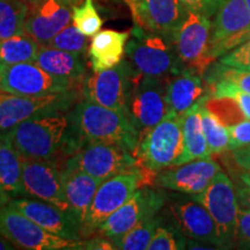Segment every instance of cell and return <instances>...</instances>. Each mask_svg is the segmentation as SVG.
Segmentation results:
<instances>
[{
	"instance_id": "cell-9",
	"label": "cell",
	"mask_w": 250,
	"mask_h": 250,
	"mask_svg": "<svg viewBox=\"0 0 250 250\" xmlns=\"http://www.w3.org/2000/svg\"><path fill=\"white\" fill-rule=\"evenodd\" d=\"M80 88V83L52 76L34 62L0 66L2 92L21 96H43Z\"/></svg>"
},
{
	"instance_id": "cell-3",
	"label": "cell",
	"mask_w": 250,
	"mask_h": 250,
	"mask_svg": "<svg viewBox=\"0 0 250 250\" xmlns=\"http://www.w3.org/2000/svg\"><path fill=\"white\" fill-rule=\"evenodd\" d=\"M125 54L140 76L169 79L186 68L170 36L148 31L138 23L130 31Z\"/></svg>"
},
{
	"instance_id": "cell-30",
	"label": "cell",
	"mask_w": 250,
	"mask_h": 250,
	"mask_svg": "<svg viewBox=\"0 0 250 250\" xmlns=\"http://www.w3.org/2000/svg\"><path fill=\"white\" fill-rule=\"evenodd\" d=\"M204 101L201 104V116L203 131H204L206 142H208L211 154H221V153L229 149L228 129L223 122H220V120L214 114H212L205 107Z\"/></svg>"
},
{
	"instance_id": "cell-2",
	"label": "cell",
	"mask_w": 250,
	"mask_h": 250,
	"mask_svg": "<svg viewBox=\"0 0 250 250\" xmlns=\"http://www.w3.org/2000/svg\"><path fill=\"white\" fill-rule=\"evenodd\" d=\"M71 129L77 139L83 142H100L118 145L136 152L139 132L124 112L112 110L86 100L78 101L67 111Z\"/></svg>"
},
{
	"instance_id": "cell-19",
	"label": "cell",
	"mask_w": 250,
	"mask_h": 250,
	"mask_svg": "<svg viewBox=\"0 0 250 250\" xmlns=\"http://www.w3.org/2000/svg\"><path fill=\"white\" fill-rule=\"evenodd\" d=\"M188 13L181 0H143L132 11L134 23L144 29L170 36Z\"/></svg>"
},
{
	"instance_id": "cell-36",
	"label": "cell",
	"mask_w": 250,
	"mask_h": 250,
	"mask_svg": "<svg viewBox=\"0 0 250 250\" xmlns=\"http://www.w3.org/2000/svg\"><path fill=\"white\" fill-rule=\"evenodd\" d=\"M208 88H210V95L212 96H228L235 100L246 118L250 120V94L227 81H218Z\"/></svg>"
},
{
	"instance_id": "cell-20",
	"label": "cell",
	"mask_w": 250,
	"mask_h": 250,
	"mask_svg": "<svg viewBox=\"0 0 250 250\" xmlns=\"http://www.w3.org/2000/svg\"><path fill=\"white\" fill-rule=\"evenodd\" d=\"M170 212L184 235L221 247L217 226L210 212L195 199H184L170 205Z\"/></svg>"
},
{
	"instance_id": "cell-43",
	"label": "cell",
	"mask_w": 250,
	"mask_h": 250,
	"mask_svg": "<svg viewBox=\"0 0 250 250\" xmlns=\"http://www.w3.org/2000/svg\"><path fill=\"white\" fill-rule=\"evenodd\" d=\"M79 249H95V250H112L116 249L114 243L109 241L108 239L103 236H98L94 237L92 240H88V241H81Z\"/></svg>"
},
{
	"instance_id": "cell-42",
	"label": "cell",
	"mask_w": 250,
	"mask_h": 250,
	"mask_svg": "<svg viewBox=\"0 0 250 250\" xmlns=\"http://www.w3.org/2000/svg\"><path fill=\"white\" fill-rule=\"evenodd\" d=\"M248 40H250V27L247 30L237 34V35L232 37V39L225 41L224 43H221L220 45L217 46V48L212 51V54H211L212 57H213V59L220 58L221 56L227 54L228 51H230L232 49L236 48L237 45H240L241 43L246 42V41H248Z\"/></svg>"
},
{
	"instance_id": "cell-35",
	"label": "cell",
	"mask_w": 250,
	"mask_h": 250,
	"mask_svg": "<svg viewBox=\"0 0 250 250\" xmlns=\"http://www.w3.org/2000/svg\"><path fill=\"white\" fill-rule=\"evenodd\" d=\"M46 45L64 50V51L88 56L87 36L83 35L74 24H72V26L68 24L62 31H59Z\"/></svg>"
},
{
	"instance_id": "cell-38",
	"label": "cell",
	"mask_w": 250,
	"mask_h": 250,
	"mask_svg": "<svg viewBox=\"0 0 250 250\" xmlns=\"http://www.w3.org/2000/svg\"><path fill=\"white\" fill-rule=\"evenodd\" d=\"M219 62L228 66L250 71V40L221 56Z\"/></svg>"
},
{
	"instance_id": "cell-44",
	"label": "cell",
	"mask_w": 250,
	"mask_h": 250,
	"mask_svg": "<svg viewBox=\"0 0 250 250\" xmlns=\"http://www.w3.org/2000/svg\"><path fill=\"white\" fill-rule=\"evenodd\" d=\"M232 156L239 167L250 173V146L233 149Z\"/></svg>"
},
{
	"instance_id": "cell-34",
	"label": "cell",
	"mask_w": 250,
	"mask_h": 250,
	"mask_svg": "<svg viewBox=\"0 0 250 250\" xmlns=\"http://www.w3.org/2000/svg\"><path fill=\"white\" fill-rule=\"evenodd\" d=\"M73 24L87 37H93L101 30L103 20L100 17L93 0H83L73 9Z\"/></svg>"
},
{
	"instance_id": "cell-4",
	"label": "cell",
	"mask_w": 250,
	"mask_h": 250,
	"mask_svg": "<svg viewBox=\"0 0 250 250\" xmlns=\"http://www.w3.org/2000/svg\"><path fill=\"white\" fill-rule=\"evenodd\" d=\"M183 151L182 116L168 114L140 137L134 155L143 169L155 173L176 166Z\"/></svg>"
},
{
	"instance_id": "cell-22",
	"label": "cell",
	"mask_w": 250,
	"mask_h": 250,
	"mask_svg": "<svg viewBox=\"0 0 250 250\" xmlns=\"http://www.w3.org/2000/svg\"><path fill=\"white\" fill-rule=\"evenodd\" d=\"M61 175L64 195L70 205L72 214L83 225V228L89 206L92 204L96 190L103 181L81 170L62 167Z\"/></svg>"
},
{
	"instance_id": "cell-5",
	"label": "cell",
	"mask_w": 250,
	"mask_h": 250,
	"mask_svg": "<svg viewBox=\"0 0 250 250\" xmlns=\"http://www.w3.org/2000/svg\"><path fill=\"white\" fill-rule=\"evenodd\" d=\"M61 166L81 170L101 181L122 173L143 169L133 153L118 145L100 142H83Z\"/></svg>"
},
{
	"instance_id": "cell-33",
	"label": "cell",
	"mask_w": 250,
	"mask_h": 250,
	"mask_svg": "<svg viewBox=\"0 0 250 250\" xmlns=\"http://www.w3.org/2000/svg\"><path fill=\"white\" fill-rule=\"evenodd\" d=\"M204 105L214 114L220 122L229 126L246 120L245 114L237 104L236 101L228 96H208L204 101Z\"/></svg>"
},
{
	"instance_id": "cell-12",
	"label": "cell",
	"mask_w": 250,
	"mask_h": 250,
	"mask_svg": "<svg viewBox=\"0 0 250 250\" xmlns=\"http://www.w3.org/2000/svg\"><path fill=\"white\" fill-rule=\"evenodd\" d=\"M0 234L13 243L15 248L27 250L79 249L81 243L48 232L7 205L0 208Z\"/></svg>"
},
{
	"instance_id": "cell-14",
	"label": "cell",
	"mask_w": 250,
	"mask_h": 250,
	"mask_svg": "<svg viewBox=\"0 0 250 250\" xmlns=\"http://www.w3.org/2000/svg\"><path fill=\"white\" fill-rule=\"evenodd\" d=\"M165 204V195L161 191L145 187L140 188L133 196L110 214L98 228V233L117 247L127 232L145 219L154 217Z\"/></svg>"
},
{
	"instance_id": "cell-49",
	"label": "cell",
	"mask_w": 250,
	"mask_h": 250,
	"mask_svg": "<svg viewBox=\"0 0 250 250\" xmlns=\"http://www.w3.org/2000/svg\"><path fill=\"white\" fill-rule=\"evenodd\" d=\"M126 1L129 2L131 9H132V11H133V9L137 7V5L140 4V2H142L143 0H126Z\"/></svg>"
},
{
	"instance_id": "cell-23",
	"label": "cell",
	"mask_w": 250,
	"mask_h": 250,
	"mask_svg": "<svg viewBox=\"0 0 250 250\" xmlns=\"http://www.w3.org/2000/svg\"><path fill=\"white\" fill-rule=\"evenodd\" d=\"M249 27L250 11L246 0H221L212 22L210 54L225 41L232 39Z\"/></svg>"
},
{
	"instance_id": "cell-46",
	"label": "cell",
	"mask_w": 250,
	"mask_h": 250,
	"mask_svg": "<svg viewBox=\"0 0 250 250\" xmlns=\"http://www.w3.org/2000/svg\"><path fill=\"white\" fill-rule=\"evenodd\" d=\"M15 246L11 241H8L5 236L0 234V250H12L14 249Z\"/></svg>"
},
{
	"instance_id": "cell-25",
	"label": "cell",
	"mask_w": 250,
	"mask_h": 250,
	"mask_svg": "<svg viewBox=\"0 0 250 250\" xmlns=\"http://www.w3.org/2000/svg\"><path fill=\"white\" fill-rule=\"evenodd\" d=\"M130 33L112 29L100 30L88 46V58L93 72L117 66L123 61Z\"/></svg>"
},
{
	"instance_id": "cell-28",
	"label": "cell",
	"mask_w": 250,
	"mask_h": 250,
	"mask_svg": "<svg viewBox=\"0 0 250 250\" xmlns=\"http://www.w3.org/2000/svg\"><path fill=\"white\" fill-rule=\"evenodd\" d=\"M40 44L26 33L0 41V66L34 62Z\"/></svg>"
},
{
	"instance_id": "cell-29",
	"label": "cell",
	"mask_w": 250,
	"mask_h": 250,
	"mask_svg": "<svg viewBox=\"0 0 250 250\" xmlns=\"http://www.w3.org/2000/svg\"><path fill=\"white\" fill-rule=\"evenodd\" d=\"M28 11L24 0H0V41L24 33Z\"/></svg>"
},
{
	"instance_id": "cell-26",
	"label": "cell",
	"mask_w": 250,
	"mask_h": 250,
	"mask_svg": "<svg viewBox=\"0 0 250 250\" xmlns=\"http://www.w3.org/2000/svg\"><path fill=\"white\" fill-rule=\"evenodd\" d=\"M20 197H27L22 181V160L12 144L0 137V208Z\"/></svg>"
},
{
	"instance_id": "cell-47",
	"label": "cell",
	"mask_w": 250,
	"mask_h": 250,
	"mask_svg": "<svg viewBox=\"0 0 250 250\" xmlns=\"http://www.w3.org/2000/svg\"><path fill=\"white\" fill-rule=\"evenodd\" d=\"M240 179H241V182H243L245 184H247V186L250 187V173H249V171L241 174Z\"/></svg>"
},
{
	"instance_id": "cell-16",
	"label": "cell",
	"mask_w": 250,
	"mask_h": 250,
	"mask_svg": "<svg viewBox=\"0 0 250 250\" xmlns=\"http://www.w3.org/2000/svg\"><path fill=\"white\" fill-rule=\"evenodd\" d=\"M83 0H43L30 7L23 31L40 45H46L59 31L70 24L73 9Z\"/></svg>"
},
{
	"instance_id": "cell-13",
	"label": "cell",
	"mask_w": 250,
	"mask_h": 250,
	"mask_svg": "<svg viewBox=\"0 0 250 250\" xmlns=\"http://www.w3.org/2000/svg\"><path fill=\"white\" fill-rule=\"evenodd\" d=\"M168 79L137 74L129 104V116L142 137L167 116Z\"/></svg>"
},
{
	"instance_id": "cell-37",
	"label": "cell",
	"mask_w": 250,
	"mask_h": 250,
	"mask_svg": "<svg viewBox=\"0 0 250 250\" xmlns=\"http://www.w3.org/2000/svg\"><path fill=\"white\" fill-rule=\"evenodd\" d=\"M183 236H179L171 228L159 225L156 228L152 241L149 243V250H177L184 248Z\"/></svg>"
},
{
	"instance_id": "cell-40",
	"label": "cell",
	"mask_w": 250,
	"mask_h": 250,
	"mask_svg": "<svg viewBox=\"0 0 250 250\" xmlns=\"http://www.w3.org/2000/svg\"><path fill=\"white\" fill-rule=\"evenodd\" d=\"M236 243L250 248V211L242 208L237 210Z\"/></svg>"
},
{
	"instance_id": "cell-15",
	"label": "cell",
	"mask_w": 250,
	"mask_h": 250,
	"mask_svg": "<svg viewBox=\"0 0 250 250\" xmlns=\"http://www.w3.org/2000/svg\"><path fill=\"white\" fill-rule=\"evenodd\" d=\"M22 160V181L27 197L40 199L72 213L64 195L62 166L56 160Z\"/></svg>"
},
{
	"instance_id": "cell-11",
	"label": "cell",
	"mask_w": 250,
	"mask_h": 250,
	"mask_svg": "<svg viewBox=\"0 0 250 250\" xmlns=\"http://www.w3.org/2000/svg\"><path fill=\"white\" fill-rule=\"evenodd\" d=\"M146 179L147 176L144 171H131L115 175L103 181L89 206L83 228V235L98 232V228L107 220L109 215L129 201Z\"/></svg>"
},
{
	"instance_id": "cell-1",
	"label": "cell",
	"mask_w": 250,
	"mask_h": 250,
	"mask_svg": "<svg viewBox=\"0 0 250 250\" xmlns=\"http://www.w3.org/2000/svg\"><path fill=\"white\" fill-rule=\"evenodd\" d=\"M2 138V137H1ZM21 159L56 160L62 164L79 147L68 114L54 112L21 122L4 137Z\"/></svg>"
},
{
	"instance_id": "cell-32",
	"label": "cell",
	"mask_w": 250,
	"mask_h": 250,
	"mask_svg": "<svg viewBox=\"0 0 250 250\" xmlns=\"http://www.w3.org/2000/svg\"><path fill=\"white\" fill-rule=\"evenodd\" d=\"M204 76L208 87L218 81H227L250 94V71L228 66L219 62L217 64L211 65L206 70Z\"/></svg>"
},
{
	"instance_id": "cell-31",
	"label": "cell",
	"mask_w": 250,
	"mask_h": 250,
	"mask_svg": "<svg viewBox=\"0 0 250 250\" xmlns=\"http://www.w3.org/2000/svg\"><path fill=\"white\" fill-rule=\"evenodd\" d=\"M160 218L156 215L145 219L142 223L127 232L118 243L116 249L122 250H145L148 249L156 228L160 225Z\"/></svg>"
},
{
	"instance_id": "cell-8",
	"label": "cell",
	"mask_w": 250,
	"mask_h": 250,
	"mask_svg": "<svg viewBox=\"0 0 250 250\" xmlns=\"http://www.w3.org/2000/svg\"><path fill=\"white\" fill-rule=\"evenodd\" d=\"M211 31L210 18L188 11L182 23L171 35L174 48L184 67L202 76L214 62L210 54Z\"/></svg>"
},
{
	"instance_id": "cell-39",
	"label": "cell",
	"mask_w": 250,
	"mask_h": 250,
	"mask_svg": "<svg viewBox=\"0 0 250 250\" xmlns=\"http://www.w3.org/2000/svg\"><path fill=\"white\" fill-rule=\"evenodd\" d=\"M229 134V149L250 146V120L246 118L239 123L227 126Z\"/></svg>"
},
{
	"instance_id": "cell-21",
	"label": "cell",
	"mask_w": 250,
	"mask_h": 250,
	"mask_svg": "<svg viewBox=\"0 0 250 250\" xmlns=\"http://www.w3.org/2000/svg\"><path fill=\"white\" fill-rule=\"evenodd\" d=\"M210 92L204 77L192 70L184 68L176 76L168 79L167 83V104L168 114L183 116L190 108L193 107Z\"/></svg>"
},
{
	"instance_id": "cell-48",
	"label": "cell",
	"mask_w": 250,
	"mask_h": 250,
	"mask_svg": "<svg viewBox=\"0 0 250 250\" xmlns=\"http://www.w3.org/2000/svg\"><path fill=\"white\" fill-rule=\"evenodd\" d=\"M41 1H43V0H24V2L28 5V7H34V6L39 5Z\"/></svg>"
},
{
	"instance_id": "cell-6",
	"label": "cell",
	"mask_w": 250,
	"mask_h": 250,
	"mask_svg": "<svg viewBox=\"0 0 250 250\" xmlns=\"http://www.w3.org/2000/svg\"><path fill=\"white\" fill-rule=\"evenodd\" d=\"M137 74L127 59L112 68L87 73L81 83V96L86 101L127 115Z\"/></svg>"
},
{
	"instance_id": "cell-7",
	"label": "cell",
	"mask_w": 250,
	"mask_h": 250,
	"mask_svg": "<svg viewBox=\"0 0 250 250\" xmlns=\"http://www.w3.org/2000/svg\"><path fill=\"white\" fill-rule=\"evenodd\" d=\"M80 89L43 96H21L0 90V137L28 118L54 112H67L79 101Z\"/></svg>"
},
{
	"instance_id": "cell-45",
	"label": "cell",
	"mask_w": 250,
	"mask_h": 250,
	"mask_svg": "<svg viewBox=\"0 0 250 250\" xmlns=\"http://www.w3.org/2000/svg\"><path fill=\"white\" fill-rule=\"evenodd\" d=\"M235 193L239 208L250 211V187L243 183L242 186L235 188Z\"/></svg>"
},
{
	"instance_id": "cell-50",
	"label": "cell",
	"mask_w": 250,
	"mask_h": 250,
	"mask_svg": "<svg viewBox=\"0 0 250 250\" xmlns=\"http://www.w3.org/2000/svg\"><path fill=\"white\" fill-rule=\"evenodd\" d=\"M246 4H247V6H248V8L250 11V0H246Z\"/></svg>"
},
{
	"instance_id": "cell-27",
	"label": "cell",
	"mask_w": 250,
	"mask_h": 250,
	"mask_svg": "<svg viewBox=\"0 0 250 250\" xmlns=\"http://www.w3.org/2000/svg\"><path fill=\"white\" fill-rule=\"evenodd\" d=\"M204 99L196 103L182 116L184 151L176 166L197 160V159L211 158L212 154L208 148V142H206L202 125L201 104Z\"/></svg>"
},
{
	"instance_id": "cell-17",
	"label": "cell",
	"mask_w": 250,
	"mask_h": 250,
	"mask_svg": "<svg viewBox=\"0 0 250 250\" xmlns=\"http://www.w3.org/2000/svg\"><path fill=\"white\" fill-rule=\"evenodd\" d=\"M9 208L26 215L34 223L40 225L48 232L68 240L80 241L83 235V225L72 213L62 211L50 203L30 199L27 197L15 198L8 203Z\"/></svg>"
},
{
	"instance_id": "cell-24",
	"label": "cell",
	"mask_w": 250,
	"mask_h": 250,
	"mask_svg": "<svg viewBox=\"0 0 250 250\" xmlns=\"http://www.w3.org/2000/svg\"><path fill=\"white\" fill-rule=\"evenodd\" d=\"M87 55L74 54L48 45H41L34 62L48 73L74 83H83L87 76Z\"/></svg>"
},
{
	"instance_id": "cell-41",
	"label": "cell",
	"mask_w": 250,
	"mask_h": 250,
	"mask_svg": "<svg viewBox=\"0 0 250 250\" xmlns=\"http://www.w3.org/2000/svg\"><path fill=\"white\" fill-rule=\"evenodd\" d=\"M181 1L188 8V11L196 12L208 18L215 15L221 4V0H181Z\"/></svg>"
},
{
	"instance_id": "cell-18",
	"label": "cell",
	"mask_w": 250,
	"mask_h": 250,
	"mask_svg": "<svg viewBox=\"0 0 250 250\" xmlns=\"http://www.w3.org/2000/svg\"><path fill=\"white\" fill-rule=\"evenodd\" d=\"M219 171L220 166L211 158L197 159L169 169L166 168L154 177V183L164 189L197 195L204 191Z\"/></svg>"
},
{
	"instance_id": "cell-10",
	"label": "cell",
	"mask_w": 250,
	"mask_h": 250,
	"mask_svg": "<svg viewBox=\"0 0 250 250\" xmlns=\"http://www.w3.org/2000/svg\"><path fill=\"white\" fill-rule=\"evenodd\" d=\"M193 199L210 212L217 226L221 247L236 245L239 204L235 188L227 174L219 171L204 191L193 195Z\"/></svg>"
}]
</instances>
